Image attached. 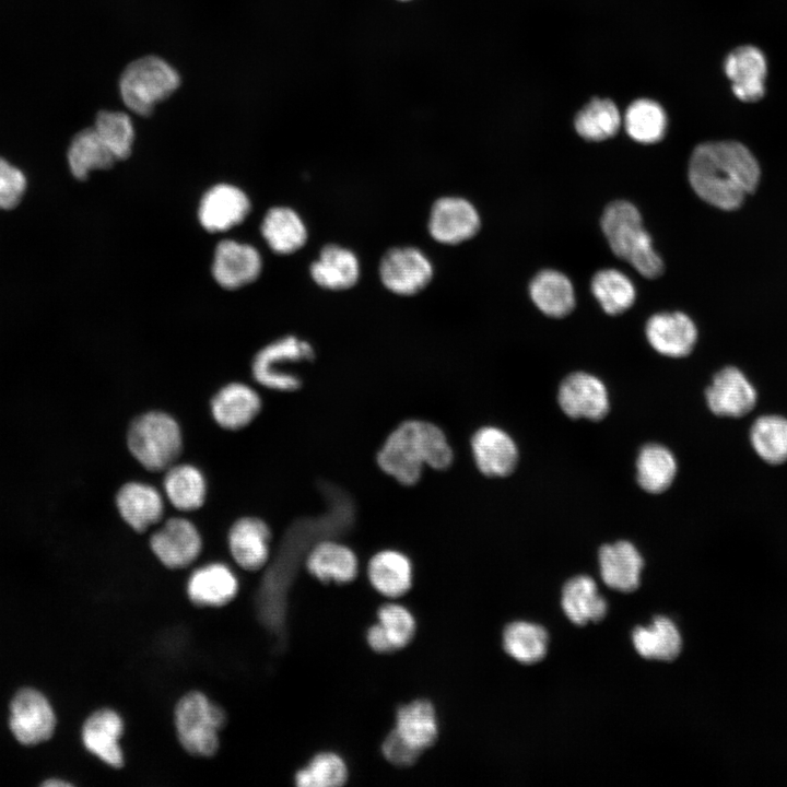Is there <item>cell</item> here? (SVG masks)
Here are the masks:
<instances>
[{
	"label": "cell",
	"mask_w": 787,
	"mask_h": 787,
	"mask_svg": "<svg viewBox=\"0 0 787 787\" xmlns=\"http://www.w3.org/2000/svg\"><path fill=\"white\" fill-rule=\"evenodd\" d=\"M694 192L708 204L731 211L743 203L760 181L753 153L733 140L708 141L695 146L688 168Z\"/></svg>",
	"instance_id": "6da1fadb"
},
{
	"label": "cell",
	"mask_w": 787,
	"mask_h": 787,
	"mask_svg": "<svg viewBox=\"0 0 787 787\" xmlns=\"http://www.w3.org/2000/svg\"><path fill=\"white\" fill-rule=\"evenodd\" d=\"M454 453L445 433L435 424L409 420L397 426L377 454L380 469L403 485L415 484L424 466L445 470Z\"/></svg>",
	"instance_id": "7a4b0ae2"
},
{
	"label": "cell",
	"mask_w": 787,
	"mask_h": 787,
	"mask_svg": "<svg viewBox=\"0 0 787 787\" xmlns=\"http://www.w3.org/2000/svg\"><path fill=\"white\" fill-rule=\"evenodd\" d=\"M601 228L611 250L643 277L654 279L663 272V261L654 249L633 203L625 200L609 203L601 218Z\"/></svg>",
	"instance_id": "3957f363"
},
{
	"label": "cell",
	"mask_w": 787,
	"mask_h": 787,
	"mask_svg": "<svg viewBox=\"0 0 787 787\" xmlns=\"http://www.w3.org/2000/svg\"><path fill=\"white\" fill-rule=\"evenodd\" d=\"M173 719L177 741L185 752L196 757L216 754L227 715L205 693L191 690L181 695L175 704Z\"/></svg>",
	"instance_id": "277c9868"
},
{
	"label": "cell",
	"mask_w": 787,
	"mask_h": 787,
	"mask_svg": "<svg viewBox=\"0 0 787 787\" xmlns=\"http://www.w3.org/2000/svg\"><path fill=\"white\" fill-rule=\"evenodd\" d=\"M180 82L178 71L167 60L146 55L127 64L119 78L118 89L130 111L148 117L158 103L175 93Z\"/></svg>",
	"instance_id": "5b68a950"
},
{
	"label": "cell",
	"mask_w": 787,
	"mask_h": 787,
	"mask_svg": "<svg viewBox=\"0 0 787 787\" xmlns=\"http://www.w3.org/2000/svg\"><path fill=\"white\" fill-rule=\"evenodd\" d=\"M127 446L146 470L166 471L175 465L183 449L180 426L166 412H145L130 423Z\"/></svg>",
	"instance_id": "8992f818"
},
{
	"label": "cell",
	"mask_w": 787,
	"mask_h": 787,
	"mask_svg": "<svg viewBox=\"0 0 787 787\" xmlns=\"http://www.w3.org/2000/svg\"><path fill=\"white\" fill-rule=\"evenodd\" d=\"M314 356V349L307 341L286 336L257 352L251 365L252 375L266 388L294 391L301 387L302 379L291 367L313 361Z\"/></svg>",
	"instance_id": "52a82bcc"
},
{
	"label": "cell",
	"mask_w": 787,
	"mask_h": 787,
	"mask_svg": "<svg viewBox=\"0 0 787 787\" xmlns=\"http://www.w3.org/2000/svg\"><path fill=\"white\" fill-rule=\"evenodd\" d=\"M378 274L383 285L391 293L412 296L430 284L434 268L421 249L402 246L390 248L383 255Z\"/></svg>",
	"instance_id": "ba28073f"
},
{
	"label": "cell",
	"mask_w": 787,
	"mask_h": 787,
	"mask_svg": "<svg viewBox=\"0 0 787 787\" xmlns=\"http://www.w3.org/2000/svg\"><path fill=\"white\" fill-rule=\"evenodd\" d=\"M481 227L475 207L462 197L445 196L433 203L427 230L434 240L458 245L474 237Z\"/></svg>",
	"instance_id": "9c48e42d"
},
{
	"label": "cell",
	"mask_w": 787,
	"mask_h": 787,
	"mask_svg": "<svg viewBox=\"0 0 787 787\" xmlns=\"http://www.w3.org/2000/svg\"><path fill=\"white\" fill-rule=\"evenodd\" d=\"M150 548L162 565L169 569H183L199 557L202 538L193 522L173 517L153 532Z\"/></svg>",
	"instance_id": "30bf717a"
},
{
	"label": "cell",
	"mask_w": 787,
	"mask_h": 787,
	"mask_svg": "<svg viewBox=\"0 0 787 787\" xmlns=\"http://www.w3.org/2000/svg\"><path fill=\"white\" fill-rule=\"evenodd\" d=\"M757 398L753 384L736 366L719 369L705 389L707 407L717 416H745L755 408Z\"/></svg>",
	"instance_id": "8fae6325"
},
{
	"label": "cell",
	"mask_w": 787,
	"mask_h": 787,
	"mask_svg": "<svg viewBox=\"0 0 787 787\" xmlns=\"http://www.w3.org/2000/svg\"><path fill=\"white\" fill-rule=\"evenodd\" d=\"M724 72L741 102L755 103L765 96L768 62L759 47L741 45L732 49L725 58Z\"/></svg>",
	"instance_id": "7c38bea8"
},
{
	"label": "cell",
	"mask_w": 787,
	"mask_h": 787,
	"mask_svg": "<svg viewBox=\"0 0 787 787\" xmlns=\"http://www.w3.org/2000/svg\"><path fill=\"white\" fill-rule=\"evenodd\" d=\"M56 716L48 700L38 691L23 689L10 706V728L23 744H36L51 737Z\"/></svg>",
	"instance_id": "4fadbf2b"
},
{
	"label": "cell",
	"mask_w": 787,
	"mask_h": 787,
	"mask_svg": "<svg viewBox=\"0 0 787 787\" xmlns=\"http://www.w3.org/2000/svg\"><path fill=\"white\" fill-rule=\"evenodd\" d=\"M125 723L114 708L103 707L93 712L83 723L81 738L86 750L111 768L125 765L121 739Z\"/></svg>",
	"instance_id": "5bb4252c"
},
{
	"label": "cell",
	"mask_w": 787,
	"mask_h": 787,
	"mask_svg": "<svg viewBox=\"0 0 787 787\" xmlns=\"http://www.w3.org/2000/svg\"><path fill=\"white\" fill-rule=\"evenodd\" d=\"M262 269L259 251L251 245L233 239L218 243L212 275L215 282L227 290H236L257 280Z\"/></svg>",
	"instance_id": "9a60e30c"
},
{
	"label": "cell",
	"mask_w": 787,
	"mask_h": 787,
	"mask_svg": "<svg viewBox=\"0 0 787 787\" xmlns=\"http://www.w3.org/2000/svg\"><path fill=\"white\" fill-rule=\"evenodd\" d=\"M559 404L573 419L601 420L609 411V397L603 383L596 376L575 372L560 385Z\"/></svg>",
	"instance_id": "2e32d148"
},
{
	"label": "cell",
	"mask_w": 787,
	"mask_h": 787,
	"mask_svg": "<svg viewBox=\"0 0 787 787\" xmlns=\"http://www.w3.org/2000/svg\"><path fill=\"white\" fill-rule=\"evenodd\" d=\"M250 211V200L238 187L218 184L202 196L198 219L210 233L227 231L240 224Z\"/></svg>",
	"instance_id": "e0dca14e"
},
{
	"label": "cell",
	"mask_w": 787,
	"mask_h": 787,
	"mask_svg": "<svg viewBox=\"0 0 787 787\" xmlns=\"http://www.w3.org/2000/svg\"><path fill=\"white\" fill-rule=\"evenodd\" d=\"M238 578L224 563L212 562L196 568L187 579L189 601L201 608H221L235 599Z\"/></svg>",
	"instance_id": "ac0fdd59"
},
{
	"label": "cell",
	"mask_w": 787,
	"mask_h": 787,
	"mask_svg": "<svg viewBox=\"0 0 787 787\" xmlns=\"http://www.w3.org/2000/svg\"><path fill=\"white\" fill-rule=\"evenodd\" d=\"M645 332L653 349L670 357L689 355L697 340L696 326L681 312L653 315L646 322Z\"/></svg>",
	"instance_id": "d6986e66"
},
{
	"label": "cell",
	"mask_w": 787,
	"mask_h": 787,
	"mask_svg": "<svg viewBox=\"0 0 787 787\" xmlns=\"http://www.w3.org/2000/svg\"><path fill=\"white\" fill-rule=\"evenodd\" d=\"M271 531L268 525L254 516L237 519L228 531L227 543L234 562L243 569L262 568L270 556Z\"/></svg>",
	"instance_id": "ffe728a7"
},
{
	"label": "cell",
	"mask_w": 787,
	"mask_h": 787,
	"mask_svg": "<svg viewBox=\"0 0 787 787\" xmlns=\"http://www.w3.org/2000/svg\"><path fill=\"white\" fill-rule=\"evenodd\" d=\"M471 449L477 467L488 477H506L516 467L517 446L502 428L494 426L479 428L472 436Z\"/></svg>",
	"instance_id": "44dd1931"
},
{
	"label": "cell",
	"mask_w": 787,
	"mask_h": 787,
	"mask_svg": "<svg viewBox=\"0 0 787 787\" xmlns=\"http://www.w3.org/2000/svg\"><path fill=\"white\" fill-rule=\"evenodd\" d=\"M598 561L601 578L609 588L632 592L639 587L644 559L631 542L603 544Z\"/></svg>",
	"instance_id": "7402d4cb"
},
{
	"label": "cell",
	"mask_w": 787,
	"mask_h": 787,
	"mask_svg": "<svg viewBox=\"0 0 787 787\" xmlns=\"http://www.w3.org/2000/svg\"><path fill=\"white\" fill-rule=\"evenodd\" d=\"M116 506L124 521L137 532L157 524L164 514L160 492L143 482H128L116 494Z\"/></svg>",
	"instance_id": "603a6c76"
},
{
	"label": "cell",
	"mask_w": 787,
	"mask_h": 787,
	"mask_svg": "<svg viewBox=\"0 0 787 787\" xmlns=\"http://www.w3.org/2000/svg\"><path fill=\"white\" fill-rule=\"evenodd\" d=\"M258 392L243 383L223 386L211 400V413L223 428L239 430L247 426L260 412Z\"/></svg>",
	"instance_id": "cb8c5ba5"
},
{
	"label": "cell",
	"mask_w": 787,
	"mask_h": 787,
	"mask_svg": "<svg viewBox=\"0 0 787 787\" xmlns=\"http://www.w3.org/2000/svg\"><path fill=\"white\" fill-rule=\"evenodd\" d=\"M313 281L322 289L342 291L353 287L360 279V261L349 248L327 244L309 267Z\"/></svg>",
	"instance_id": "d4e9b609"
},
{
	"label": "cell",
	"mask_w": 787,
	"mask_h": 787,
	"mask_svg": "<svg viewBox=\"0 0 787 787\" xmlns=\"http://www.w3.org/2000/svg\"><path fill=\"white\" fill-rule=\"evenodd\" d=\"M306 568L321 583L345 584L357 576L359 560L349 547L337 541L322 540L308 552Z\"/></svg>",
	"instance_id": "484cf974"
},
{
	"label": "cell",
	"mask_w": 787,
	"mask_h": 787,
	"mask_svg": "<svg viewBox=\"0 0 787 787\" xmlns=\"http://www.w3.org/2000/svg\"><path fill=\"white\" fill-rule=\"evenodd\" d=\"M367 576L377 592L391 599L399 598L412 586V563L400 551L383 550L371 557Z\"/></svg>",
	"instance_id": "4316f807"
},
{
	"label": "cell",
	"mask_w": 787,
	"mask_h": 787,
	"mask_svg": "<svg viewBox=\"0 0 787 787\" xmlns=\"http://www.w3.org/2000/svg\"><path fill=\"white\" fill-rule=\"evenodd\" d=\"M561 606L565 615L576 625L601 622L607 612L606 599L598 592L595 580L587 575H577L562 587Z\"/></svg>",
	"instance_id": "83f0119b"
},
{
	"label": "cell",
	"mask_w": 787,
	"mask_h": 787,
	"mask_svg": "<svg viewBox=\"0 0 787 787\" xmlns=\"http://www.w3.org/2000/svg\"><path fill=\"white\" fill-rule=\"evenodd\" d=\"M420 752L431 748L438 738L436 709L427 700H414L397 709L393 729Z\"/></svg>",
	"instance_id": "f1b7e54d"
},
{
	"label": "cell",
	"mask_w": 787,
	"mask_h": 787,
	"mask_svg": "<svg viewBox=\"0 0 787 787\" xmlns=\"http://www.w3.org/2000/svg\"><path fill=\"white\" fill-rule=\"evenodd\" d=\"M261 234L268 246L280 255L299 250L308 237L304 221L289 207L269 209L261 223Z\"/></svg>",
	"instance_id": "f546056e"
},
{
	"label": "cell",
	"mask_w": 787,
	"mask_h": 787,
	"mask_svg": "<svg viewBox=\"0 0 787 787\" xmlns=\"http://www.w3.org/2000/svg\"><path fill=\"white\" fill-rule=\"evenodd\" d=\"M636 651L645 659L673 661L682 649V637L673 621L656 615L649 626H636L632 632Z\"/></svg>",
	"instance_id": "4dcf8cb0"
},
{
	"label": "cell",
	"mask_w": 787,
	"mask_h": 787,
	"mask_svg": "<svg viewBox=\"0 0 787 787\" xmlns=\"http://www.w3.org/2000/svg\"><path fill=\"white\" fill-rule=\"evenodd\" d=\"M535 305L547 316L561 318L575 306L574 287L569 279L556 270H542L529 284Z\"/></svg>",
	"instance_id": "1f68e13d"
},
{
	"label": "cell",
	"mask_w": 787,
	"mask_h": 787,
	"mask_svg": "<svg viewBox=\"0 0 787 787\" xmlns=\"http://www.w3.org/2000/svg\"><path fill=\"white\" fill-rule=\"evenodd\" d=\"M67 158L72 175L80 180L86 179L92 171L108 169L117 162L94 127L73 137Z\"/></svg>",
	"instance_id": "d6a6232c"
},
{
	"label": "cell",
	"mask_w": 787,
	"mask_h": 787,
	"mask_svg": "<svg viewBox=\"0 0 787 787\" xmlns=\"http://www.w3.org/2000/svg\"><path fill=\"white\" fill-rule=\"evenodd\" d=\"M164 490L171 504L181 512L200 508L207 495L202 472L189 463L173 465L165 471Z\"/></svg>",
	"instance_id": "836d02e7"
},
{
	"label": "cell",
	"mask_w": 787,
	"mask_h": 787,
	"mask_svg": "<svg viewBox=\"0 0 787 787\" xmlns=\"http://www.w3.org/2000/svg\"><path fill=\"white\" fill-rule=\"evenodd\" d=\"M749 439L765 463L778 466L787 461V418L770 413L757 416L750 426Z\"/></svg>",
	"instance_id": "e575fe53"
},
{
	"label": "cell",
	"mask_w": 787,
	"mask_h": 787,
	"mask_svg": "<svg viewBox=\"0 0 787 787\" xmlns=\"http://www.w3.org/2000/svg\"><path fill=\"white\" fill-rule=\"evenodd\" d=\"M503 648L507 655L524 665L541 661L548 651L549 634L535 623L514 621L503 631Z\"/></svg>",
	"instance_id": "d590c367"
},
{
	"label": "cell",
	"mask_w": 787,
	"mask_h": 787,
	"mask_svg": "<svg viewBox=\"0 0 787 787\" xmlns=\"http://www.w3.org/2000/svg\"><path fill=\"white\" fill-rule=\"evenodd\" d=\"M677 473L673 454L659 444L645 445L636 460V475L639 486L653 494L666 491Z\"/></svg>",
	"instance_id": "8d00e7d4"
},
{
	"label": "cell",
	"mask_w": 787,
	"mask_h": 787,
	"mask_svg": "<svg viewBox=\"0 0 787 787\" xmlns=\"http://www.w3.org/2000/svg\"><path fill=\"white\" fill-rule=\"evenodd\" d=\"M623 122L626 133L634 141L644 144L660 141L667 129V116L663 108L657 102L648 98H639L630 104Z\"/></svg>",
	"instance_id": "74e56055"
},
{
	"label": "cell",
	"mask_w": 787,
	"mask_h": 787,
	"mask_svg": "<svg viewBox=\"0 0 787 787\" xmlns=\"http://www.w3.org/2000/svg\"><path fill=\"white\" fill-rule=\"evenodd\" d=\"M621 121L620 111L612 101L594 98L577 113L574 127L582 138L602 141L619 131Z\"/></svg>",
	"instance_id": "f35d334b"
},
{
	"label": "cell",
	"mask_w": 787,
	"mask_h": 787,
	"mask_svg": "<svg viewBox=\"0 0 787 787\" xmlns=\"http://www.w3.org/2000/svg\"><path fill=\"white\" fill-rule=\"evenodd\" d=\"M591 292L609 315L629 309L636 296L632 281L616 269L599 270L591 280Z\"/></svg>",
	"instance_id": "ab89813d"
},
{
	"label": "cell",
	"mask_w": 787,
	"mask_h": 787,
	"mask_svg": "<svg viewBox=\"0 0 787 787\" xmlns=\"http://www.w3.org/2000/svg\"><path fill=\"white\" fill-rule=\"evenodd\" d=\"M93 127L117 161L129 157L134 142V127L129 115L104 109L97 113Z\"/></svg>",
	"instance_id": "60d3db41"
},
{
	"label": "cell",
	"mask_w": 787,
	"mask_h": 787,
	"mask_svg": "<svg viewBox=\"0 0 787 787\" xmlns=\"http://www.w3.org/2000/svg\"><path fill=\"white\" fill-rule=\"evenodd\" d=\"M349 771L342 757L333 752L316 754L294 774L297 787H339L346 783Z\"/></svg>",
	"instance_id": "b9f144b4"
},
{
	"label": "cell",
	"mask_w": 787,
	"mask_h": 787,
	"mask_svg": "<svg viewBox=\"0 0 787 787\" xmlns=\"http://www.w3.org/2000/svg\"><path fill=\"white\" fill-rule=\"evenodd\" d=\"M377 619L395 650L406 647L414 637L415 619L403 604L387 602L380 606L377 610Z\"/></svg>",
	"instance_id": "7bdbcfd3"
},
{
	"label": "cell",
	"mask_w": 787,
	"mask_h": 787,
	"mask_svg": "<svg viewBox=\"0 0 787 787\" xmlns=\"http://www.w3.org/2000/svg\"><path fill=\"white\" fill-rule=\"evenodd\" d=\"M26 188L24 174L0 157V209L10 210L19 204Z\"/></svg>",
	"instance_id": "ee69618b"
},
{
	"label": "cell",
	"mask_w": 787,
	"mask_h": 787,
	"mask_svg": "<svg viewBox=\"0 0 787 787\" xmlns=\"http://www.w3.org/2000/svg\"><path fill=\"white\" fill-rule=\"evenodd\" d=\"M385 759L396 766H411L422 752L407 743L395 730H391L381 744Z\"/></svg>",
	"instance_id": "f6af8a7d"
},
{
	"label": "cell",
	"mask_w": 787,
	"mask_h": 787,
	"mask_svg": "<svg viewBox=\"0 0 787 787\" xmlns=\"http://www.w3.org/2000/svg\"><path fill=\"white\" fill-rule=\"evenodd\" d=\"M366 641L375 653L388 654L395 651L392 644L378 622L367 629Z\"/></svg>",
	"instance_id": "bcb514c9"
},
{
	"label": "cell",
	"mask_w": 787,
	"mask_h": 787,
	"mask_svg": "<svg viewBox=\"0 0 787 787\" xmlns=\"http://www.w3.org/2000/svg\"><path fill=\"white\" fill-rule=\"evenodd\" d=\"M44 785L45 786H69L71 784L68 782H64V780H60V779H54V780L49 779L46 783H44Z\"/></svg>",
	"instance_id": "7dc6e473"
},
{
	"label": "cell",
	"mask_w": 787,
	"mask_h": 787,
	"mask_svg": "<svg viewBox=\"0 0 787 787\" xmlns=\"http://www.w3.org/2000/svg\"><path fill=\"white\" fill-rule=\"evenodd\" d=\"M402 1H407V0H402Z\"/></svg>",
	"instance_id": "c3c4849f"
}]
</instances>
